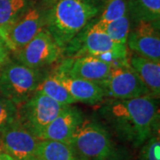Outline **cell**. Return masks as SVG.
Segmentation results:
<instances>
[{
  "mask_svg": "<svg viewBox=\"0 0 160 160\" xmlns=\"http://www.w3.org/2000/svg\"><path fill=\"white\" fill-rule=\"evenodd\" d=\"M9 52H10V50L6 46L4 41L0 38V69L9 60Z\"/></svg>",
  "mask_w": 160,
  "mask_h": 160,
  "instance_id": "obj_24",
  "label": "cell"
},
{
  "mask_svg": "<svg viewBox=\"0 0 160 160\" xmlns=\"http://www.w3.org/2000/svg\"><path fill=\"white\" fill-rule=\"evenodd\" d=\"M84 120L83 111L78 107L69 105L46 126L38 139L69 144L75 132Z\"/></svg>",
  "mask_w": 160,
  "mask_h": 160,
  "instance_id": "obj_13",
  "label": "cell"
},
{
  "mask_svg": "<svg viewBox=\"0 0 160 160\" xmlns=\"http://www.w3.org/2000/svg\"><path fill=\"white\" fill-rule=\"evenodd\" d=\"M102 86L106 96L116 100L151 95L147 86L130 67L128 60L110 66L109 77Z\"/></svg>",
  "mask_w": 160,
  "mask_h": 160,
  "instance_id": "obj_8",
  "label": "cell"
},
{
  "mask_svg": "<svg viewBox=\"0 0 160 160\" xmlns=\"http://www.w3.org/2000/svg\"><path fill=\"white\" fill-rule=\"evenodd\" d=\"M69 144L86 160H115L118 157L111 134L94 120H84Z\"/></svg>",
  "mask_w": 160,
  "mask_h": 160,
  "instance_id": "obj_4",
  "label": "cell"
},
{
  "mask_svg": "<svg viewBox=\"0 0 160 160\" xmlns=\"http://www.w3.org/2000/svg\"><path fill=\"white\" fill-rule=\"evenodd\" d=\"M128 63L147 86L151 95L158 97L160 93V62L133 54Z\"/></svg>",
  "mask_w": 160,
  "mask_h": 160,
  "instance_id": "obj_15",
  "label": "cell"
},
{
  "mask_svg": "<svg viewBox=\"0 0 160 160\" xmlns=\"http://www.w3.org/2000/svg\"><path fill=\"white\" fill-rule=\"evenodd\" d=\"M45 27L46 7L30 4L0 38L10 52L15 53L33 39Z\"/></svg>",
  "mask_w": 160,
  "mask_h": 160,
  "instance_id": "obj_7",
  "label": "cell"
},
{
  "mask_svg": "<svg viewBox=\"0 0 160 160\" xmlns=\"http://www.w3.org/2000/svg\"><path fill=\"white\" fill-rule=\"evenodd\" d=\"M141 147L139 160H160L159 133L151 136Z\"/></svg>",
  "mask_w": 160,
  "mask_h": 160,
  "instance_id": "obj_23",
  "label": "cell"
},
{
  "mask_svg": "<svg viewBox=\"0 0 160 160\" xmlns=\"http://www.w3.org/2000/svg\"><path fill=\"white\" fill-rule=\"evenodd\" d=\"M45 6V29L63 51L100 10L89 0H52Z\"/></svg>",
  "mask_w": 160,
  "mask_h": 160,
  "instance_id": "obj_2",
  "label": "cell"
},
{
  "mask_svg": "<svg viewBox=\"0 0 160 160\" xmlns=\"http://www.w3.org/2000/svg\"><path fill=\"white\" fill-rule=\"evenodd\" d=\"M67 106L69 105H62L40 92H35L18 107V119L38 139L44 129Z\"/></svg>",
  "mask_w": 160,
  "mask_h": 160,
  "instance_id": "obj_6",
  "label": "cell"
},
{
  "mask_svg": "<svg viewBox=\"0 0 160 160\" xmlns=\"http://www.w3.org/2000/svg\"><path fill=\"white\" fill-rule=\"evenodd\" d=\"M50 1H52V0H44V3H48Z\"/></svg>",
  "mask_w": 160,
  "mask_h": 160,
  "instance_id": "obj_27",
  "label": "cell"
},
{
  "mask_svg": "<svg viewBox=\"0 0 160 160\" xmlns=\"http://www.w3.org/2000/svg\"><path fill=\"white\" fill-rule=\"evenodd\" d=\"M38 160H86L70 144L39 140L37 148Z\"/></svg>",
  "mask_w": 160,
  "mask_h": 160,
  "instance_id": "obj_16",
  "label": "cell"
},
{
  "mask_svg": "<svg viewBox=\"0 0 160 160\" xmlns=\"http://www.w3.org/2000/svg\"><path fill=\"white\" fill-rule=\"evenodd\" d=\"M100 113L120 139L135 148L159 133L158 97L110 99L101 108Z\"/></svg>",
  "mask_w": 160,
  "mask_h": 160,
  "instance_id": "obj_1",
  "label": "cell"
},
{
  "mask_svg": "<svg viewBox=\"0 0 160 160\" xmlns=\"http://www.w3.org/2000/svg\"><path fill=\"white\" fill-rule=\"evenodd\" d=\"M70 78L89 80L103 86L110 71V65L92 55L64 59L55 70Z\"/></svg>",
  "mask_w": 160,
  "mask_h": 160,
  "instance_id": "obj_11",
  "label": "cell"
},
{
  "mask_svg": "<svg viewBox=\"0 0 160 160\" xmlns=\"http://www.w3.org/2000/svg\"><path fill=\"white\" fill-rule=\"evenodd\" d=\"M17 119V106L0 94V134Z\"/></svg>",
  "mask_w": 160,
  "mask_h": 160,
  "instance_id": "obj_22",
  "label": "cell"
},
{
  "mask_svg": "<svg viewBox=\"0 0 160 160\" xmlns=\"http://www.w3.org/2000/svg\"><path fill=\"white\" fill-rule=\"evenodd\" d=\"M126 46L138 55L160 62L159 27L146 22L133 23Z\"/></svg>",
  "mask_w": 160,
  "mask_h": 160,
  "instance_id": "obj_12",
  "label": "cell"
},
{
  "mask_svg": "<svg viewBox=\"0 0 160 160\" xmlns=\"http://www.w3.org/2000/svg\"><path fill=\"white\" fill-rule=\"evenodd\" d=\"M0 160H12V158L6 153L0 152Z\"/></svg>",
  "mask_w": 160,
  "mask_h": 160,
  "instance_id": "obj_25",
  "label": "cell"
},
{
  "mask_svg": "<svg viewBox=\"0 0 160 160\" xmlns=\"http://www.w3.org/2000/svg\"><path fill=\"white\" fill-rule=\"evenodd\" d=\"M0 152H2V150H1V146H0Z\"/></svg>",
  "mask_w": 160,
  "mask_h": 160,
  "instance_id": "obj_28",
  "label": "cell"
},
{
  "mask_svg": "<svg viewBox=\"0 0 160 160\" xmlns=\"http://www.w3.org/2000/svg\"><path fill=\"white\" fill-rule=\"evenodd\" d=\"M30 4V0H0V37L11 28Z\"/></svg>",
  "mask_w": 160,
  "mask_h": 160,
  "instance_id": "obj_19",
  "label": "cell"
},
{
  "mask_svg": "<svg viewBox=\"0 0 160 160\" xmlns=\"http://www.w3.org/2000/svg\"><path fill=\"white\" fill-rule=\"evenodd\" d=\"M104 6L98 22L106 24L128 13L127 0H104Z\"/></svg>",
  "mask_w": 160,
  "mask_h": 160,
  "instance_id": "obj_21",
  "label": "cell"
},
{
  "mask_svg": "<svg viewBox=\"0 0 160 160\" xmlns=\"http://www.w3.org/2000/svg\"><path fill=\"white\" fill-rule=\"evenodd\" d=\"M101 24L103 26V29H105L109 38L113 41H115L116 43L126 45V40L132 26L131 20L128 13L113 22L106 24Z\"/></svg>",
  "mask_w": 160,
  "mask_h": 160,
  "instance_id": "obj_20",
  "label": "cell"
},
{
  "mask_svg": "<svg viewBox=\"0 0 160 160\" xmlns=\"http://www.w3.org/2000/svg\"><path fill=\"white\" fill-rule=\"evenodd\" d=\"M63 52L62 48L44 29L15 54L19 62L32 69H44L56 62Z\"/></svg>",
  "mask_w": 160,
  "mask_h": 160,
  "instance_id": "obj_9",
  "label": "cell"
},
{
  "mask_svg": "<svg viewBox=\"0 0 160 160\" xmlns=\"http://www.w3.org/2000/svg\"><path fill=\"white\" fill-rule=\"evenodd\" d=\"M54 72L76 102H79L86 104H96L102 102L106 97L103 86L97 83L89 80L70 78L65 75L59 74L56 71Z\"/></svg>",
  "mask_w": 160,
  "mask_h": 160,
  "instance_id": "obj_14",
  "label": "cell"
},
{
  "mask_svg": "<svg viewBox=\"0 0 160 160\" xmlns=\"http://www.w3.org/2000/svg\"><path fill=\"white\" fill-rule=\"evenodd\" d=\"M127 8L132 24L146 22L159 27L160 0H127Z\"/></svg>",
  "mask_w": 160,
  "mask_h": 160,
  "instance_id": "obj_17",
  "label": "cell"
},
{
  "mask_svg": "<svg viewBox=\"0 0 160 160\" xmlns=\"http://www.w3.org/2000/svg\"><path fill=\"white\" fill-rule=\"evenodd\" d=\"M89 1H91L92 3H95V2H99V1H104V0H89Z\"/></svg>",
  "mask_w": 160,
  "mask_h": 160,
  "instance_id": "obj_26",
  "label": "cell"
},
{
  "mask_svg": "<svg viewBox=\"0 0 160 160\" xmlns=\"http://www.w3.org/2000/svg\"><path fill=\"white\" fill-rule=\"evenodd\" d=\"M46 74L43 69H32L8 60L0 69V94L19 107L37 91Z\"/></svg>",
  "mask_w": 160,
  "mask_h": 160,
  "instance_id": "obj_3",
  "label": "cell"
},
{
  "mask_svg": "<svg viewBox=\"0 0 160 160\" xmlns=\"http://www.w3.org/2000/svg\"><path fill=\"white\" fill-rule=\"evenodd\" d=\"M39 140L17 119L0 134L2 152L12 160H38L37 148Z\"/></svg>",
  "mask_w": 160,
  "mask_h": 160,
  "instance_id": "obj_10",
  "label": "cell"
},
{
  "mask_svg": "<svg viewBox=\"0 0 160 160\" xmlns=\"http://www.w3.org/2000/svg\"><path fill=\"white\" fill-rule=\"evenodd\" d=\"M36 92H42L62 105H73L76 103L65 86L59 80L55 72L47 73L41 80Z\"/></svg>",
  "mask_w": 160,
  "mask_h": 160,
  "instance_id": "obj_18",
  "label": "cell"
},
{
  "mask_svg": "<svg viewBox=\"0 0 160 160\" xmlns=\"http://www.w3.org/2000/svg\"><path fill=\"white\" fill-rule=\"evenodd\" d=\"M69 57L83 55L98 56L106 52L128 53L127 46L116 43L109 38L98 20H92L64 49Z\"/></svg>",
  "mask_w": 160,
  "mask_h": 160,
  "instance_id": "obj_5",
  "label": "cell"
}]
</instances>
